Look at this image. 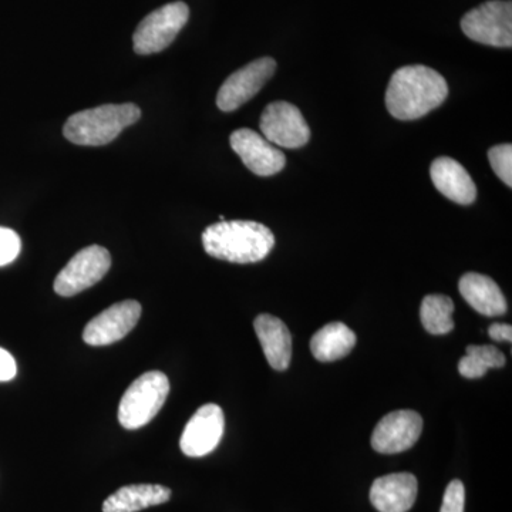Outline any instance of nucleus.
Returning a JSON list of instances; mask_svg holds the SVG:
<instances>
[{"mask_svg": "<svg viewBox=\"0 0 512 512\" xmlns=\"http://www.w3.org/2000/svg\"><path fill=\"white\" fill-rule=\"evenodd\" d=\"M202 245L212 258L232 264H255L271 254L275 235L255 221H221L202 232Z\"/></svg>", "mask_w": 512, "mask_h": 512, "instance_id": "nucleus-2", "label": "nucleus"}, {"mask_svg": "<svg viewBox=\"0 0 512 512\" xmlns=\"http://www.w3.org/2000/svg\"><path fill=\"white\" fill-rule=\"evenodd\" d=\"M170 488L158 484H134L121 487L103 503V512H138L167 503Z\"/></svg>", "mask_w": 512, "mask_h": 512, "instance_id": "nucleus-18", "label": "nucleus"}, {"mask_svg": "<svg viewBox=\"0 0 512 512\" xmlns=\"http://www.w3.org/2000/svg\"><path fill=\"white\" fill-rule=\"evenodd\" d=\"M275 70V60L272 57H262L232 73L218 92V109L231 113L244 106L269 82Z\"/></svg>", "mask_w": 512, "mask_h": 512, "instance_id": "nucleus-9", "label": "nucleus"}, {"mask_svg": "<svg viewBox=\"0 0 512 512\" xmlns=\"http://www.w3.org/2000/svg\"><path fill=\"white\" fill-rule=\"evenodd\" d=\"M188 18L190 8L184 2L168 3L154 10L134 32V52L141 56L163 52L187 25Z\"/></svg>", "mask_w": 512, "mask_h": 512, "instance_id": "nucleus-5", "label": "nucleus"}, {"mask_svg": "<svg viewBox=\"0 0 512 512\" xmlns=\"http://www.w3.org/2000/svg\"><path fill=\"white\" fill-rule=\"evenodd\" d=\"M448 96L446 79L421 64L400 67L393 73L386 92V106L394 119H421L437 109Z\"/></svg>", "mask_w": 512, "mask_h": 512, "instance_id": "nucleus-1", "label": "nucleus"}, {"mask_svg": "<svg viewBox=\"0 0 512 512\" xmlns=\"http://www.w3.org/2000/svg\"><path fill=\"white\" fill-rule=\"evenodd\" d=\"M140 119L141 110L136 104H104L70 116L63 136L76 146H106Z\"/></svg>", "mask_w": 512, "mask_h": 512, "instance_id": "nucleus-3", "label": "nucleus"}, {"mask_svg": "<svg viewBox=\"0 0 512 512\" xmlns=\"http://www.w3.org/2000/svg\"><path fill=\"white\" fill-rule=\"evenodd\" d=\"M466 505V488L460 480L451 481L447 485L440 512H464Z\"/></svg>", "mask_w": 512, "mask_h": 512, "instance_id": "nucleus-24", "label": "nucleus"}, {"mask_svg": "<svg viewBox=\"0 0 512 512\" xmlns=\"http://www.w3.org/2000/svg\"><path fill=\"white\" fill-rule=\"evenodd\" d=\"M417 498V480L413 474L397 473L377 478L370 488V503L379 512H407Z\"/></svg>", "mask_w": 512, "mask_h": 512, "instance_id": "nucleus-14", "label": "nucleus"}, {"mask_svg": "<svg viewBox=\"0 0 512 512\" xmlns=\"http://www.w3.org/2000/svg\"><path fill=\"white\" fill-rule=\"evenodd\" d=\"M18 373L15 357L8 350L0 348V383L10 382Z\"/></svg>", "mask_w": 512, "mask_h": 512, "instance_id": "nucleus-25", "label": "nucleus"}, {"mask_svg": "<svg viewBox=\"0 0 512 512\" xmlns=\"http://www.w3.org/2000/svg\"><path fill=\"white\" fill-rule=\"evenodd\" d=\"M454 302L446 295H427L421 302L420 319L431 335H447L454 329Z\"/></svg>", "mask_w": 512, "mask_h": 512, "instance_id": "nucleus-20", "label": "nucleus"}, {"mask_svg": "<svg viewBox=\"0 0 512 512\" xmlns=\"http://www.w3.org/2000/svg\"><path fill=\"white\" fill-rule=\"evenodd\" d=\"M488 160L494 173L508 187H512V146L511 144H500L490 148Z\"/></svg>", "mask_w": 512, "mask_h": 512, "instance_id": "nucleus-22", "label": "nucleus"}, {"mask_svg": "<svg viewBox=\"0 0 512 512\" xmlns=\"http://www.w3.org/2000/svg\"><path fill=\"white\" fill-rule=\"evenodd\" d=\"M357 338L355 332L345 323L332 322L323 326L311 339L312 355L323 363L343 359L355 348Z\"/></svg>", "mask_w": 512, "mask_h": 512, "instance_id": "nucleus-19", "label": "nucleus"}, {"mask_svg": "<svg viewBox=\"0 0 512 512\" xmlns=\"http://www.w3.org/2000/svg\"><path fill=\"white\" fill-rule=\"evenodd\" d=\"M461 29L468 39L493 47L512 46V3L490 0L470 10L461 19Z\"/></svg>", "mask_w": 512, "mask_h": 512, "instance_id": "nucleus-6", "label": "nucleus"}, {"mask_svg": "<svg viewBox=\"0 0 512 512\" xmlns=\"http://www.w3.org/2000/svg\"><path fill=\"white\" fill-rule=\"evenodd\" d=\"M259 127L266 140L278 147L301 148L311 138V128L301 110L288 101L268 104L262 113Z\"/></svg>", "mask_w": 512, "mask_h": 512, "instance_id": "nucleus-8", "label": "nucleus"}, {"mask_svg": "<svg viewBox=\"0 0 512 512\" xmlns=\"http://www.w3.org/2000/svg\"><path fill=\"white\" fill-rule=\"evenodd\" d=\"M229 141L232 150L241 157L242 163L259 177H269L284 170L285 154L256 131L239 128L231 134Z\"/></svg>", "mask_w": 512, "mask_h": 512, "instance_id": "nucleus-13", "label": "nucleus"}, {"mask_svg": "<svg viewBox=\"0 0 512 512\" xmlns=\"http://www.w3.org/2000/svg\"><path fill=\"white\" fill-rule=\"evenodd\" d=\"M430 177L434 187L448 200L460 205H470L476 201L477 187L473 178L454 158H436L431 164Z\"/></svg>", "mask_w": 512, "mask_h": 512, "instance_id": "nucleus-15", "label": "nucleus"}, {"mask_svg": "<svg viewBox=\"0 0 512 512\" xmlns=\"http://www.w3.org/2000/svg\"><path fill=\"white\" fill-rule=\"evenodd\" d=\"M254 328L272 369L278 372L288 369L292 359V336L288 326L281 319L262 313L254 320Z\"/></svg>", "mask_w": 512, "mask_h": 512, "instance_id": "nucleus-16", "label": "nucleus"}, {"mask_svg": "<svg viewBox=\"0 0 512 512\" xmlns=\"http://www.w3.org/2000/svg\"><path fill=\"white\" fill-rule=\"evenodd\" d=\"M423 431V419L413 410H397L377 423L372 436V447L377 453L397 454L409 450Z\"/></svg>", "mask_w": 512, "mask_h": 512, "instance_id": "nucleus-12", "label": "nucleus"}, {"mask_svg": "<svg viewBox=\"0 0 512 512\" xmlns=\"http://www.w3.org/2000/svg\"><path fill=\"white\" fill-rule=\"evenodd\" d=\"M488 335L495 342H511L512 340V326L507 323H494L488 329Z\"/></svg>", "mask_w": 512, "mask_h": 512, "instance_id": "nucleus-26", "label": "nucleus"}, {"mask_svg": "<svg viewBox=\"0 0 512 512\" xmlns=\"http://www.w3.org/2000/svg\"><path fill=\"white\" fill-rule=\"evenodd\" d=\"M140 303L123 301L114 303L100 315L94 316L83 330V340L90 346H107L126 338L141 318Z\"/></svg>", "mask_w": 512, "mask_h": 512, "instance_id": "nucleus-10", "label": "nucleus"}, {"mask_svg": "<svg viewBox=\"0 0 512 512\" xmlns=\"http://www.w3.org/2000/svg\"><path fill=\"white\" fill-rule=\"evenodd\" d=\"M111 268V255L106 248L92 245L80 249L56 276L55 292L70 298L99 284Z\"/></svg>", "mask_w": 512, "mask_h": 512, "instance_id": "nucleus-7", "label": "nucleus"}, {"mask_svg": "<svg viewBox=\"0 0 512 512\" xmlns=\"http://www.w3.org/2000/svg\"><path fill=\"white\" fill-rule=\"evenodd\" d=\"M458 291L468 305L481 315L501 316L507 312L504 293L490 276L468 272L460 279Z\"/></svg>", "mask_w": 512, "mask_h": 512, "instance_id": "nucleus-17", "label": "nucleus"}, {"mask_svg": "<svg viewBox=\"0 0 512 512\" xmlns=\"http://www.w3.org/2000/svg\"><path fill=\"white\" fill-rule=\"evenodd\" d=\"M225 417L218 404L200 407L188 421L181 436V451L188 457H204L218 447L224 436Z\"/></svg>", "mask_w": 512, "mask_h": 512, "instance_id": "nucleus-11", "label": "nucleus"}, {"mask_svg": "<svg viewBox=\"0 0 512 512\" xmlns=\"http://www.w3.org/2000/svg\"><path fill=\"white\" fill-rule=\"evenodd\" d=\"M467 355L458 362V372L467 379H480L490 369H500L505 365V356L495 346H467Z\"/></svg>", "mask_w": 512, "mask_h": 512, "instance_id": "nucleus-21", "label": "nucleus"}, {"mask_svg": "<svg viewBox=\"0 0 512 512\" xmlns=\"http://www.w3.org/2000/svg\"><path fill=\"white\" fill-rule=\"evenodd\" d=\"M22 249V241L13 229L0 227V266L12 264Z\"/></svg>", "mask_w": 512, "mask_h": 512, "instance_id": "nucleus-23", "label": "nucleus"}, {"mask_svg": "<svg viewBox=\"0 0 512 512\" xmlns=\"http://www.w3.org/2000/svg\"><path fill=\"white\" fill-rule=\"evenodd\" d=\"M170 393V380L161 372L144 373L131 383L119 406V421L127 430L150 423L164 406Z\"/></svg>", "mask_w": 512, "mask_h": 512, "instance_id": "nucleus-4", "label": "nucleus"}]
</instances>
